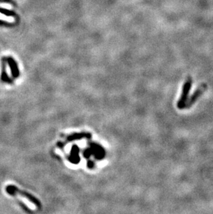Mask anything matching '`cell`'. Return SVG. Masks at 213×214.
I'll list each match as a JSON object with an SVG mask.
<instances>
[{"instance_id":"4","label":"cell","mask_w":213,"mask_h":214,"mask_svg":"<svg viewBox=\"0 0 213 214\" xmlns=\"http://www.w3.org/2000/svg\"><path fill=\"white\" fill-rule=\"evenodd\" d=\"M6 62H8L9 67H10L12 77L15 78H18L19 75H20V70H19V67L16 61L12 57H8L6 58Z\"/></svg>"},{"instance_id":"3","label":"cell","mask_w":213,"mask_h":214,"mask_svg":"<svg viewBox=\"0 0 213 214\" xmlns=\"http://www.w3.org/2000/svg\"><path fill=\"white\" fill-rule=\"evenodd\" d=\"M206 89H207V85H206V84L201 85L196 90L195 92L193 93L192 95L190 97V99H187L186 108H190V107H192L195 104V102L199 99L200 96H201V95L206 90Z\"/></svg>"},{"instance_id":"1","label":"cell","mask_w":213,"mask_h":214,"mask_svg":"<svg viewBox=\"0 0 213 214\" xmlns=\"http://www.w3.org/2000/svg\"><path fill=\"white\" fill-rule=\"evenodd\" d=\"M6 192H7V193L11 195V196H15L17 194H18V195H20V196L25 197L28 200H29L31 203L35 204L36 207H41L40 202L38 200L36 199L35 197L33 196L31 194L27 193L26 191L20 189V188H18L14 185H8L7 187H6Z\"/></svg>"},{"instance_id":"7","label":"cell","mask_w":213,"mask_h":214,"mask_svg":"<svg viewBox=\"0 0 213 214\" xmlns=\"http://www.w3.org/2000/svg\"><path fill=\"white\" fill-rule=\"evenodd\" d=\"M0 13L4 15L7 17H15V13L13 11L2 7H0Z\"/></svg>"},{"instance_id":"2","label":"cell","mask_w":213,"mask_h":214,"mask_svg":"<svg viewBox=\"0 0 213 214\" xmlns=\"http://www.w3.org/2000/svg\"><path fill=\"white\" fill-rule=\"evenodd\" d=\"M192 79L191 77H188L187 80L185 81V83L182 87V91H181V94L180 96V99L177 102V108L180 109H182L186 108V103L188 99V95L190 92L191 88H192Z\"/></svg>"},{"instance_id":"5","label":"cell","mask_w":213,"mask_h":214,"mask_svg":"<svg viewBox=\"0 0 213 214\" xmlns=\"http://www.w3.org/2000/svg\"><path fill=\"white\" fill-rule=\"evenodd\" d=\"M0 80L3 83H11L12 80L11 78L8 77L7 71H6V58H3L2 61V74Z\"/></svg>"},{"instance_id":"6","label":"cell","mask_w":213,"mask_h":214,"mask_svg":"<svg viewBox=\"0 0 213 214\" xmlns=\"http://www.w3.org/2000/svg\"><path fill=\"white\" fill-rule=\"evenodd\" d=\"M90 134L88 133H79V134H73L68 137V139L69 141L77 140L83 139L84 137H90Z\"/></svg>"}]
</instances>
